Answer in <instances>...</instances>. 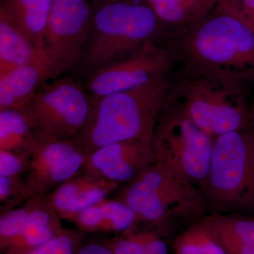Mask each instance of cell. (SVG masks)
<instances>
[{
	"instance_id": "1",
	"label": "cell",
	"mask_w": 254,
	"mask_h": 254,
	"mask_svg": "<svg viewBox=\"0 0 254 254\" xmlns=\"http://www.w3.org/2000/svg\"><path fill=\"white\" fill-rule=\"evenodd\" d=\"M116 199L130 207L141 223L167 241L182 226L211 213L204 195L182 174L158 163L117 190Z\"/></svg>"
},
{
	"instance_id": "2",
	"label": "cell",
	"mask_w": 254,
	"mask_h": 254,
	"mask_svg": "<svg viewBox=\"0 0 254 254\" xmlns=\"http://www.w3.org/2000/svg\"><path fill=\"white\" fill-rule=\"evenodd\" d=\"M173 83L168 74L128 91L91 97L86 123L71 139L89 156L112 143L152 138Z\"/></svg>"
},
{
	"instance_id": "3",
	"label": "cell",
	"mask_w": 254,
	"mask_h": 254,
	"mask_svg": "<svg viewBox=\"0 0 254 254\" xmlns=\"http://www.w3.org/2000/svg\"><path fill=\"white\" fill-rule=\"evenodd\" d=\"M169 39L182 72L254 82V30L236 18L220 15Z\"/></svg>"
},
{
	"instance_id": "4",
	"label": "cell",
	"mask_w": 254,
	"mask_h": 254,
	"mask_svg": "<svg viewBox=\"0 0 254 254\" xmlns=\"http://www.w3.org/2000/svg\"><path fill=\"white\" fill-rule=\"evenodd\" d=\"M200 190L211 213L254 215V127L214 139L208 175Z\"/></svg>"
},
{
	"instance_id": "5",
	"label": "cell",
	"mask_w": 254,
	"mask_h": 254,
	"mask_svg": "<svg viewBox=\"0 0 254 254\" xmlns=\"http://www.w3.org/2000/svg\"><path fill=\"white\" fill-rule=\"evenodd\" d=\"M246 83L205 73L182 72L169 99L186 110L195 125L215 139L251 125Z\"/></svg>"
},
{
	"instance_id": "6",
	"label": "cell",
	"mask_w": 254,
	"mask_h": 254,
	"mask_svg": "<svg viewBox=\"0 0 254 254\" xmlns=\"http://www.w3.org/2000/svg\"><path fill=\"white\" fill-rule=\"evenodd\" d=\"M158 17L145 5L112 1L93 15L91 29L78 67L90 74L133 53L160 42Z\"/></svg>"
},
{
	"instance_id": "7",
	"label": "cell",
	"mask_w": 254,
	"mask_h": 254,
	"mask_svg": "<svg viewBox=\"0 0 254 254\" xmlns=\"http://www.w3.org/2000/svg\"><path fill=\"white\" fill-rule=\"evenodd\" d=\"M213 143L185 108L168 97L152 137L157 163L182 174L201 189L208 175Z\"/></svg>"
},
{
	"instance_id": "8",
	"label": "cell",
	"mask_w": 254,
	"mask_h": 254,
	"mask_svg": "<svg viewBox=\"0 0 254 254\" xmlns=\"http://www.w3.org/2000/svg\"><path fill=\"white\" fill-rule=\"evenodd\" d=\"M91 97L71 77L43 85L23 109L38 144L71 139L86 123Z\"/></svg>"
},
{
	"instance_id": "9",
	"label": "cell",
	"mask_w": 254,
	"mask_h": 254,
	"mask_svg": "<svg viewBox=\"0 0 254 254\" xmlns=\"http://www.w3.org/2000/svg\"><path fill=\"white\" fill-rule=\"evenodd\" d=\"M92 18L87 0H53L43 42V59L51 79L76 67Z\"/></svg>"
},
{
	"instance_id": "10",
	"label": "cell",
	"mask_w": 254,
	"mask_h": 254,
	"mask_svg": "<svg viewBox=\"0 0 254 254\" xmlns=\"http://www.w3.org/2000/svg\"><path fill=\"white\" fill-rule=\"evenodd\" d=\"M177 55L170 45L153 42L88 74L86 88L92 98L128 91L167 76Z\"/></svg>"
},
{
	"instance_id": "11",
	"label": "cell",
	"mask_w": 254,
	"mask_h": 254,
	"mask_svg": "<svg viewBox=\"0 0 254 254\" xmlns=\"http://www.w3.org/2000/svg\"><path fill=\"white\" fill-rule=\"evenodd\" d=\"M86 155L73 142L65 139L37 144L32 150L25 182L28 198L48 195L84 168Z\"/></svg>"
},
{
	"instance_id": "12",
	"label": "cell",
	"mask_w": 254,
	"mask_h": 254,
	"mask_svg": "<svg viewBox=\"0 0 254 254\" xmlns=\"http://www.w3.org/2000/svg\"><path fill=\"white\" fill-rule=\"evenodd\" d=\"M157 163L152 138L105 145L88 156L83 171L122 185Z\"/></svg>"
},
{
	"instance_id": "13",
	"label": "cell",
	"mask_w": 254,
	"mask_h": 254,
	"mask_svg": "<svg viewBox=\"0 0 254 254\" xmlns=\"http://www.w3.org/2000/svg\"><path fill=\"white\" fill-rule=\"evenodd\" d=\"M120 186L82 170L46 195L60 218L71 221L83 210L108 198Z\"/></svg>"
},
{
	"instance_id": "14",
	"label": "cell",
	"mask_w": 254,
	"mask_h": 254,
	"mask_svg": "<svg viewBox=\"0 0 254 254\" xmlns=\"http://www.w3.org/2000/svg\"><path fill=\"white\" fill-rule=\"evenodd\" d=\"M70 222L86 234L115 235L134 231L141 224L138 215L126 203L108 198L83 210Z\"/></svg>"
},
{
	"instance_id": "15",
	"label": "cell",
	"mask_w": 254,
	"mask_h": 254,
	"mask_svg": "<svg viewBox=\"0 0 254 254\" xmlns=\"http://www.w3.org/2000/svg\"><path fill=\"white\" fill-rule=\"evenodd\" d=\"M29 212L22 234L11 247L1 254H24L58 235L63 230L62 218L47 195L29 198Z\"/></svg>"
},
{
	"instance_id": "16",
	"label": "cell",
	"mask_w": 254,
	"mask_h": 254,
	"mask_svg": "<svg viewBox=\"0 0 254 254\" xmlns=\"http://www.w3.org/2000/svg\"><path fill=\"white\" fill-rule=\"evenodd\" d=\"M51 79L46 64L23 65L0 78V110L23 109L44 83Z\"/></svg>"
},
{
	"instance_id": "17",
	"label": "cell",
	"mask_w": 254,
	"mask_h": 254,
	"mask_svg": "<svg viewBox=\"0 0 254 254\" xmlns=\"http://www.w3.org/2000/svg\"><path fill=\"white\" fill-rule=\"evenodd\" d=\"M53 1L4 0L0 11L22 32L43 60V42Z\"/></svg>"
},
{
	"instance_id": "18",
	"label": "cell",
	"mask_w": 254,
	"mask_h": 254,
	"mask_svg": "<svg viewBox=\"0 0 254 254\" xmlns=\"http://www.w3.org/2000/svg\"><path fill=\"white\" fill-rule=\"evenodd\" d=\"M227 254H254V218L244 214L210 213L202 218Z\"/></svg>"
},
{
	"instance_id": "19",
	"label": "cell",
	"mask_w": 254,
	"mask_h": 254,
	"mask_svg": "<svg viewBox=\"0 0 254 254\" xmlns=\"http://www.w3.org/2000/svg\"><path fill=\"white\" fill-rule=\"evenodd\" d=\"M38 61L44 60L22 32L0 13V78Z\"/></svg>"
},
{
	"instance_id": "20",
	"label": "cell",
	"mask_w": 254,
	"mask_h": 254,
	"mask_svg": "<svg viewBox=\"0 0 254 254\" xmlns=\"http://www.w3.org/2000/svg\"><path fill=\"white\" fill-rule=\"evenodd\" d=\"M37 144L23 109L0 110V150L32 152Z\"/></svg>"
},
{
	"instance_id": "21",
	"label": "cell",
	"mask_w": 254,
	"mask_h": 254,
	"mask_svg": "<svg viewBox=\"0 0 254 254\" xmlns=\"http://www.w3.org/2000/svg\"><path fill=\"white\" fill-rule=\"evenodd\" d=\"M170 242L175 254H227L216 234L202 219L187 227Z\"/></svg>"
},
{
	"instance_id": "22",
	"label": "cell",
	"mask_w": 254,
	"mask_h": 254,
	"mask_svg": "<svg viewBox=\"0 0 254 254\" xmlns=\"http://www.w3.org/2000/svg\"><path fill=\"white\" fill-rule=\"evenodd\" d=\"M29 204L28 200L21 206L1 213L0 215V254L9 250L22 234L27 220Z\"/></svg>"
},
{
	"instance_id": "23",
	"label": "cell",
	"mask_w": 254,
	"mask_h": 254,
	"mask_svg": "<svg viewBox=\"0 0 254 254\" xmlns=\"http://www.w3.org/2000/svg\"><path fill=\"white\" fill-rule=\"evenodd\" d=\"M150 9L162 21L179 23L194 16L198 0H148Z\"/></svg>"
},
{
	"instance_id": "24",
	"label": "cell",
	"mask_w": 254,
	"mask_h": 254,
	"mask_svg": "<svg viewBox=\"0 0 254 254\" xmlns=\"http://www.w3.org/2000/svg\"><path fill=\"white\" fill-rule=\"evenodd\" d=\"M86 237L87 234L77 228H64L44 245L24 254H77Z\"/></svg>"
},
{
	"instance_id": "25",
	"label": "cell",
	"mask_w": 254,
	"mask_h": 254,
	"mask_svg": "<svg viewBox=\"0 0 254 254\" xmlns=\"http://www.w3.org/2000/svg\"><path fill=\"white\" fill-rule=\"evenodd\" d=\"M29 199L25 176H0V211H9Z\"/></svg>"
},
{
	"instance_id": "26",
	"label": "cell",
	"mask_w": 254,
	"mask_h": 254,
	"mask_svg": "<svg viewBox=\"0 0 254 254\" xmlns=\"http://www.w3.org/2000/svg\"><path fill=\"white\" fill-rule=\"evenodd\" d=\"M31 155V152L0 150V176H25Z\"/></svg>"
},
{
	"instance_id": "27",
	"label": "cell",
	"mask_w": 254,
	"mask_h": 254,
	"mask_svg": "<svg viewBox=\"0 0 254 254\" xmlns=\"http://www.w3.org/2000/svg\"><path fill=\"white\" fill-rule=\"evenodd\" d=\"M113 254H145L133 231L105 239Z\"/></svg>"
},
{
	"instance_id": "28",
	"label": "cell",
	"mask_w": 254,
	"mask_h": 254,
	"mask_svg": "<svg viewBox=\"0 0 254 254\" xmlns=\"http://www.w3.org/2000/svg\"><path fill=\"white\" fill-rule=\"evenodd\" d=\"M133 232L143 246L145 254H168V241L155 230L137 229Z\"/></svg>"
},
{
	"instance_id": "29",
	"label": "cell",
	"mask_w": 254,
	"mask_h": 254,
	"mask_svg": "<svg viewBox=\"0 0 254 254\" xmlns=\"http://www.w3.org/2000/svg\"><path fill=\"white\" fill-rule=\"evenodd\" d=\"M77 254H113L105 239L85 241Z\"/></svg>"
},
{
	"instance_id": "30",
	"label": "cell",
	"mask_w": 254,
	"mask_h": 254,
	"mask_svg": "<svg viewBox=\"0 0 254 254\" xmlns=\"http://www.w3.org/2000/svg\"><path fill=\"white\" fill-rule=\"evenodd\" d=\"M249 105H250L251 126L254 127V88L253 93H252V100H251V103H249Z\"/></svg>"
}]
</instances>
